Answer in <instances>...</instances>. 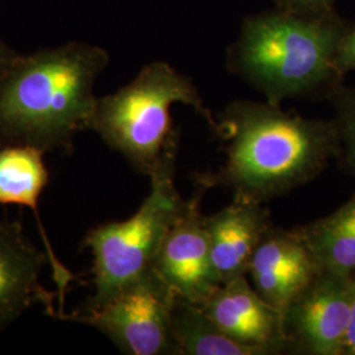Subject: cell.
I'll list each match as a JSON object with an SVG mask.
<instances>
[{
    "label": "cell",
    "mask_w": 355,
    "mask_h": 355,
    "mask_svg": "<svg viewBox=\"0 0 355 355\" xmlns=\"http://www.w3.org/2000/svg\"><path fill=\"white\" fill-rule=\"evenodd\" d=\"M212 130L225 161L200 177V189L224 187L234 199L255 203L311 182L338 153L333 120L284 112L266 101L230 103L216 116Z\"/></svg>",
    "instance_id": "obj_1"
},
{
    "label": "cell",
    "mask_w": 355,
    "mask_h": 355,
    "mask_svg": "<svg viewBox=\"0 0 355 355\" xmlns=\"http://www.w3.org/2000/svg\"><path fill=\"white\" fill-rule=\"evenodd\" d=\"M108 64L105 49L76 41L17 54L0 79V139L71 152L76 135L89 129L94 87Z\"/></svg>",
    "instance_id": "obj_2"
},
{
    "label": "cell",
    "mask_w": 355,
    "mask_h": 355,
    "mask_svg": "<svg viewBox=\"0 0 355 355\" xmlns=\"http://www.w3.org/2000/svg\"><path fill=\"white\" fill-rule=\"evenodd\" d=\"M350 26L336 10L304 15L275 7L252 13L229 45L227 67L270 104L329 98L343 85L337 55Z\"/></svg>",
    "instance_id": "obj_3"
},
{
    "label": "cell",
    "mask_w": 355,
    "mask_h": 355,
    "mask_svg": "<svg viewBox=\"0 0 355 355\" xmlns=\"http://www.w3.org/2000/svg\"><path fill=\"white\" fill-rule=\"evenodd\" d=\"M184 104L211 129L216 117L190 76L165 61L145 64L128 85L96 99L89 129L120 153L137 173L152 177L161 167L175 165L179 133L171 108Z\"/></svg>",
    "instance_id": "obj_4"
},
{
    "label": "cell",
    "mask_w": 355,
    "mask_h": 355,
    "mask_svg": "<svg viewBox=\"0 0 355 355\" xmlns=\"http://www.w3.org/2000/svg\"><path fill=\"white\" fill-rule=\"evenodd\" d=\"M174 175L175 165L161 167L150 177V192L135 215L87 232L83 245L92 253L95 287L87 308L105 303L152 268L166 234L187 204L178 192Z\"/></svg>",
    "instance_id": "obj_5"
},
{
    "label": "cell",
    "mask_w": 355,
    "mask_h": 355,
    "mask_svg": "<svg viewBox=\"0 0 355 355\" xmlns=\"http://www.w3.org/2000/svg\"><path fill=\"white\" fill-rule=\"evenodd\" d=\"M175 299L152 267L102 305L60 318L99 330L123 354L177 355L171 329Z\"/></svg>",
    "instance_id": "obj_6"
},
{
    "label": "cell",
    "mask_w": 355,
    "mask_h": 355,
    "mask_svg": "<svg viewBox=\"0 0 355 355\" xmlns=\"http://www.w3.org/2000/svg\"><path fill=\"white\" fill-rule=\"evenodd\" d=\"M350 309V274L321 268L283 313L288 354L343 355Z\"/></svg>",
    "instance_id": "obj_7"
},
{
    "label": "cell",
    "mask_w": 355,
    "mask_h": 355,
    "mask_svg": "<svg viewBox=\"0 0 355 355\" xmlns=\"http://www.w3.org/2000/svg\"><path fill=\"white\" fill-rule=\"evenodd\" d=\"M202 192L203 189L187 200L153 262V268L178 297L195 304H200L220 286L212 265L205 216L200 211Z\"/></svg>",
    "instance_id": "obj_8"
},
{
    "label": "cell",
    "mask_w": 355,
    "mask_h": 355,
    "mask_svg": "<svg viewBox=\"0 0 355 355\" xmlns=\"http://www.w3.org/2000/svg\"><path fill=\"white\" fill-rule=\"evenodd\" d=\"M321 270L296 229H267L249 262L254 290L283 315L299 292Z\"/></svg>",
    "instance_id": "obj_9"
},
{
    "label": "cell",
    "mask_w": 355,
    "mask_h": 355,
    "mask_svg": "<svg viewBox=\"0 0 355 355\" xmlns=\"http://www.w3.org/2000/svg\"><path fill=\"white\" fill-rule=\"evenodd\" d=\"M199 305L230 337L266 355L288 354L283 315L254 290L248 277L220 284Z\"/></svg>",
    "instance_id": "obj_10"
},
{
    "label": "cell",
    "mask_w": 355,
    "mask_h": 355,
    "mask_svg": "<svg viewBox=\"0 0 355 355\" xmlns=\"http://www.w3.org/2000/svg\"><path fill=\"white\" fill-rule=\"evenodd\" d=\"M46 263V253L28 241L19 223L0 221V331L37 303L57 318L53 308L54 293L40 283Z\"/></svg>",
    "instance_id": "obj_11"
},
{
    "label": "cell",
    "mask_w": 355,
    "mask_h": 355,
    "mask_svg": "<svg viewBox=\"0 0 355 355\" xmlns=\"http://www.w3.org/2000/svg\"><path fill=\"white\" fill-rule=\"evenodd\" d=\"M271 225L263 204L241 199H234L215 215L205 216L212 265L220 284L246 277L254 250Z\"/></svg>",
    "instance_id": "obj_12"
},
{
    "label": "cell",
    "mask_w": 355,
    "mask_h": 355,
    "mask_svg": "<svg viewBox=\"0 0 355 355\" xmlns=\"http://www.w3.org/2000/svg\"><path fill=\"white\" fill-rule=\"evenodd\" d=\"M44 154L28 145H7L0 149V204L24 205L33 211L41 230L45 253L57 284L60 306L64 308V293L74 275L60 262L51 248L38 214V199L49 182V173L44 164Z\"/></svg>",
    "instance_id": "obj_13"
},
{
    "label": "cell",
    "mask_w": 355,
    "mask_h": 355,
    "mask_svg": "<svg viewBox=\"0 0 355 355\" xmlns=\"http://www.w3.org/2000/svg\"><path fill=\"white\" fill-rule=\"evenodd\" d=\"M171 329L177 355H266L259 347L241 343L220 329L200 305L178 296Z\"/></svg>",
    "instance_id": "obj_14"
},
{
    "label": "cell",
    "mask_w": 355,
    "mask_h": 355,
    "mask_svg": "<svg viewBox=\"0 0 355 355\" xmlns=\"http://www.w3.org/2000/svg\"><path fill=\"white\" fill-rule=\"evenodd\" d=\"M295 229L321 268L355 271V192L333 214Z\"/></svg>",
    "instance_id": "obj_15"
},
{
    "label": "cell",
    "mask_w": 355,
    "mask_h": 355,
    "mask_svg": "<svg viewBox=\"0 0 355 355\" xmlns=\"http://www.w3.org/2000/svg\"><path fill=\"white\" fill-rule=\"evenodd\" d=\"M334 107L333 123L337 130V161L355 178V86L340 85L329 95Z\"/></svg>",
    "instance_id": "obj_16"
},
{
    "label": "cell",
    "mask_w": 355,
    "mask_h": 355,
    "mask_svg": "<svg viewBox=\"0 0 355 355\" xmlns=\"http://www.w3.org/2000/svg\"><path fill=\"white\" fill-rule=\"evenodd\" d=\"M337 0H274L275 7L304 15H322L336 10Z\"/></svg>",
    "instance_id": "obj_17"
},
{
    "label": "cell",
    "mask_w": 355,
    "mask_h": 355,
    "mask_svg": "<svg viewBox=\"0 0 355 355\" xmlns=\"http://www.w3.org/2000/svg\"><path fill=\"white\" fill-rule=\"evenodd\" d=\"M337 64L343 76L355 70V24H352L343 36L338 49Z\"/></svg>",
    "instance_id": "obj_18"
},
{
    "label": "cell",
    "mask_w": 355,
    "mask_h": 355,
    "mask_svg": "<svg viewBox=\"0 0 355 355\" xmlns=\"http://www.w3.org/2000/svg\"><path fill=\"white\" fill-rule=\"evenodd\" d=\"M352 279V309H350V324L346 334L343 355H355V271L350 274Z\"/></svg>",
    "instance_id": "obj_19"
},
{
    "label": "cell",
    "mask_w": 355,
    "mask_h": 355,
    "mask_svg": "<svg viewBox=\"0 0 355 355\" xmlns=\"http://www.w3.org/2000/svg\"><path fill=\"white\" fill-rule=\"evenodd\" d=\"M16 55L17 54L0 40V79L7 71V69L10 67V64H12Z\"/></svg>",
    "instance_id": "obj_20"
}]
</instances>
